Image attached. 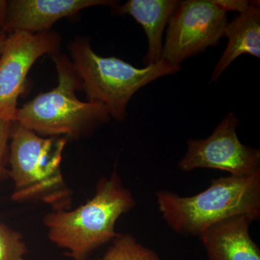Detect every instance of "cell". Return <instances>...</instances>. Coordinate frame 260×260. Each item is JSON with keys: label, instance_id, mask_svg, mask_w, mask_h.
<instances>
[{"label": "cell", "instance_id": "2", "mask_svg": "<svg viewBox=\"0 0 260 260\" xmlns=\"http://www.w3.org/2000/svg\"><path fill=\"white\" fill-rule=\"evenodd\" d=\"M208 189L191 197L155 192L162 218L174 232L199 237L208 228L237 215L260 218V169L247 177L213 179Z\"/></svg>", "mask_w": 260, "mask_h": 260}, {"label": "cell", "instance_id": "12", "mask_svg": "<svg viewBox=\"0 0 260 260\" xmlns=\"http://www.w3.org/2000/svg\"><path fill=\"white\" fill-rule=\"evenodd\" d=\"M177 0H129L116 8V13L129 15L142 25L148 39L146 66L162 59V37L169 19L178 4Z\"/></svg>", "mask_w": 260, "mask_h": 260}, {"label": "cell", "instance_id": "5", "mask_svg": "<svg viewBox=\"0 0 260 260\" xmlns=\"http://www.w3.org/2000/svg\"><path fill=\"white\" fill-rule=\"evenodd\" d=\"M58 85L18 109L15 122L44 136L79 137L109 121L107 108L96 102H83L75 95L81 83L71 61L53 56Z\"/></svg>", "mask_w": 260, "mask_h": 260}, {"label": "cell", "instance_id": "17", "mask_svg": "<svg viewBox=\"0 0 260 260\" xmlns=\"http://www.w3.org/2000/svg\"><path fill=\"white\" fill-rule=\"evenodd\" d=\"M8 10V2L0 0V28H3Z\"/></svg>", "mask_w": 260, "mask_h": 260}, {"label": "cell", "instance_id": "9", "mask_svg": "<svg viewBox=\"0 0 260 260\" xmlns=\"http://www.w3.org/2000/svg\"><path fill=\"white\" fill-rule=\"evenodd\" d=\"M116 7L110 0H12L8 2L3 31L38 34L48 31L57 20L80 10L99 6Z\"/></svg>", "mask_w": 260, "mask_h": 260}, {"label": "cell", "instance_id": "7", "mask_svg": "<svg viewBox=\"0 0 260 260\" xmlns=\"http://www.w3.org/2000/svg\"><path fill=\"white\" fill-rule=\"evenodd\" d=\"M239 119L234 113L227 114L205 139H190L187 150L179 160L182 172L196 169L223 171L236 177H250L260 169V151L242 144L238 138Z\"/></svg>", "mask_w": 260, "mask_h": 260}, {"label": "cell", "instance_id": "15", "mask_svg": "<svg viewBox=\"0 0 260 260\" xmlns=\"http://www.w3.org/2000/svg\"><path fill=\"white\" fill-rule=\"evenodd\" d=\"M13 122L0 119V178L6 174L4 160L6 155L8 143L11 136Z\"/></svg>", "mask_w": 260, "mask_h": 260}, {"label": "cell", "instance_id": "18", "mask_svg": "<svg viewBox=\"0 0 260 260\" xmlns=\"http://www.w3.org/2000/svg\"><path fill=\"white\" fill-rule=\"evenodd\" d=\"M7 39H8V36L6 35L5 31L0 30V57H1L3 51H4L5 45H6Z\"/></svg>", "mask_w": 260, "mask_h": 260}, {"label": "cell", "instance_id": "10", "mask_svg": "<svg viewBox=\"0 0 260 260\" xmlns=\"http://www.w3.org/2000/svg\"><path fill=\"white\" fill-rule=\"evenodd\" d=\"M256 220L251 215L232 217L214 224L199 236L209 260H260L259 248L249 234Z\"/></svg>", "mask_w": 260, "mask_h": 260}, {"label": "cell", "instance_id": "16", "mask_svg": "<svg viewBox=\"0 0 260 260\" xmlns=\"http://www.w3.org/2000/svg\"><path fill=\"white\" fill-rule=\"evenodd\" d=\"M217 6L227 13L228 11L244 13L248 9L250 1L247 0H213Z\"/></svg>", "mask_w": 260, "mask_h": 260}, {"label": "cell", "instance_id": "3", "mask_svg": "<svg viewBox=\"0 0 260 260\" xmlns=\"http://www.w3.org/2000/svg\"><path fill=\"white\" fill-rule=\"evenodd\" d=\"M10 143V169L14 183L12 200H39L54 210H69L72 191L61 171L64 138H42L31 130L13 122Z\"/></svg>", "mask_w": 260, "mask_h": 260}, {"label": "cell", "instance_id": "1", "mask_svg": "<svg viewBox=\"0 0 260 260\" xmlns=\"http://www.w3.org/2000/svg\"><path fill=\"white\" fill-rule=\"evenodd\" d=\"M136 205L131 191L123 186L114 169L98 183L95 194L75 210H54L44 218L51 242L68 251L74 260H85L94 250L119 234L118 219Z\"/></svg>", "mask_w": 260, "mask_h": 260}, {"label": "cell", "instance_id": "8", "mask_svg": "<svg viewBox=\"0 0 260 260\" xmlns=\"http://www.w3.org/2000/svg\"><path fill=\"white\" fill-rule=\"evenodd\" d=\"M60 44L59 36L49 30L10 32L0 57V119L15 122L29 70L40 56L58 54Z\"/></svg>", "mask_w": 260, "mask_h": 260}, {"label": "cell", "instance_id": "11", "mask_svg": "<svg viewBox=\"0 0 260 260\" xmlns=\"http://www.w3.org/2000/svg\"><path fill=\"white\" fill-rule=\"evenodd\" d=\"M224 37L228 39L227 47L214 68L210 83H216L239 56L247 54L260 57L259 1H250L245 12L228 23Z\"/></svg>", "mask_w": 260, "mask_h": 260}, {"label": "cell", "instance_id": "14", "mask_svg": "<svg viewBox=\"0 0 260 260\" xmlns=\"http://www.w3.org/2000/svg\"><path fill=\"white\" fill-rule=\"evenodd\" d=\"M26 253L20 233L0 223V260H25Z\"/></svg>", "mask_w": 260, "mask_h": 260}, {"label": "cell", "instance_id": "6", "mask_svg": "<svg viewBox=\"0 0 260 260\" xmlns=\"http://www.w3.org/2000/svg\"><path fill=\"white\" fill-rule=\"evenodd\" d=\"M228 23L226 13L213 0L178 2L169 19L162 60L180 65L187 58L218 45Z\"/></svg>", "mask_w": 260, "mask_h": 260}, {"label": "cell", "instance_id": "4", "mask_svg": "<svg viewBox=\"0 0 260 260\" xmlns=\"http://www.w3.org/2000/svg\"><path fill=\"white\" fill-rule=\"evenodd\" d=\"M72 64L88 102L102 104L109 115L124 120L130 99L140 88L161 77L175 74L180 65L164 60L138 68L116 57L94 52L88 39H77L70 46Z\"/></svg>", "mask_w": 260, "mask_h": 260}, {"label": "cell", "instance_id": "13", "mask_svg": "<svg viewBox=\"0 0 260 260\" xmlns=\"http://www.w3.org/2000/svg\"><path fill=\"white\" fill-rule=\"evenodd\" d=\"M100 260H161L155 251L142 245L131 234H119Z\"/></svg>", "mask_w": 260, "mask_h": 260}]
</instances>
